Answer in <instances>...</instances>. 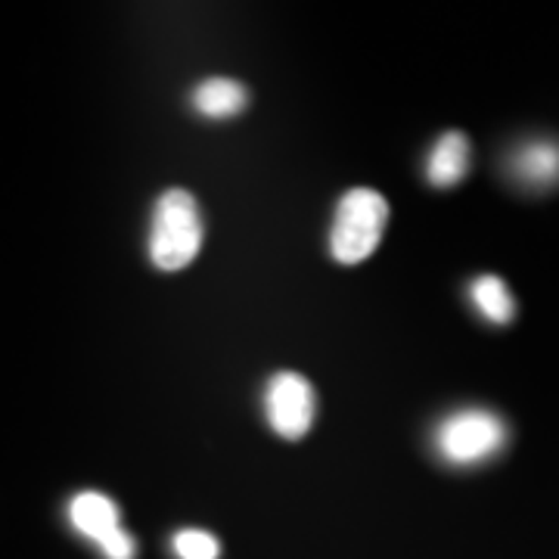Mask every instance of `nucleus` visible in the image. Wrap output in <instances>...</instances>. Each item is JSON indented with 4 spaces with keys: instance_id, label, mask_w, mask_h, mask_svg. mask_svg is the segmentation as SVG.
<instances>
[{
    "instance_id": "nucleus-1",
    "label": "nucleus",
    "mask_w": 559,
    "mask_h": 559,
    "mask_svg": "<svg viewBox=\"0 0 559 559\" xmlns=\"http://www.w3.org/2000/svg\"><path fill=\"white\" fill-rule=\"evenodd\" d=\"M202 249V215L187 190H165L153 209L150 259L159 271H183Z\"/></svg>"
},
{
    "instance_id": "nucleus-2",
    "label": "nucleus",
    "mask_w": 559,
    "mask_h": 559,
    "mask_svg": "<svg viewBox=\"0 0 559 559\" xmlns=\"http://www.w3.org/2000/svg\"><path fill=\"white\" fill-rule=\"evenodd\" d=\"M389 224V202L370 187L348 190L336 205V218L330 227V255L340 264L367 261L382 240Z\"/></svg>"
},
{
    "instance_id": "nucleus-3",
    "label": "nucleus",
    "mask_w": 559,
    "mask_h": 559,
    "mask_svg": "<svg viewBox=\"0 0 559 559\" xmlns=\"http://www.w3.org/2000/svg\"><path fill=\"white\" fill-rule=\"evenodd\" d=\"M507 444V426L495 411L463 407L441 419L432 436V448L451 466H476L500 454Z\"/></svg>"
},
{
    "instance_id": "nucleus-4",
    "label": "nucleus",
    "mask_w": 559,
    "mask_h": 559,
    "mask_svg": "<svg viewBox=\"0 0 559 559\" xmlns=\"http://www.w3.org/2000/svg\"><path fill=\"white\" fill-rule=\"evenodd\" d=\"M314 414H318V399H314L311 382L301 373L283 370L277 377H271L264 389V417L280 439H305L314 423Z\"/></svg>"
},
{
    "instance_id": "nucleus-5",
    "label": "nucleus",
    "mask_w": 559,
    "mask_h": 559,
    "mask_svg": "<svg viewBox=\"0 0 559 559\" xmlns=\"http://www.w3.org/2000/svg\"><path fill=\"white\" fill-rule=\"evenodd\" d=\"M510 178L528 190H550L559 183V140H528L507 159Z\"/></svg>"
},
{
    "instance_id": "nucleus-6",
    "label": "nucleus",
    "mask_w": 559,
    "mask_h": 559,
    "mask_svg": "<svg viewBox=\"0 0 559 559\" xmlns=\"http://www.w3.org/2000/svg\"><path fill=\"white\" fill-rule=\"evenodd\" d=\"M469 168H473V146H469V138L460 134V131H448L429 150L426 180L432 187H439V190H448V187H457L460 180L469 175Z\"/></svg>"
},
{
    "instance_id": "nucleus-7",
    "label": "nucleus",
    "mask_w": 559,
    "mask_h": 559,
    "mask_svg": "<svg viewBox=\"0 0 559 559\" xmlns=\"http://www.w3.org/2000/svg\"><path fill=\"white\" fill-rule=\"evenodd\" d=\"M69 522L81 538L100 544L121 528L119 503L100 491H81L69 500Z\"/></svg>"
},
{
    "instance_id": "nucleus-8",
    "label": "nucleus",
    "mask_w": 559,
    "mask_h": 559,
    "mask_svg": "<svg viewBox=\"0 0 559 559\" xmlns=\"http://www.w3.org/2000/svg\"><path fill=\"white\" fill-rule=\"evenodd\" d=\"M190 103L202 119H234L249 106V91L234 79H205L193 87Z\"/></svg>"
},
{
    "instance_id": "nucleus-9",
    "label": "nucleus",
    "mask_w": 559,
    "mask_h": 559,
    "mask_svg": "<svg viewBox=\"0 0 559 559\" xmlns=\"http://www.w3.org/2000/svg\"><path fill=\"white\" fill-rule=\"evenodd\" d=\"M469 301L488 323H510L516 318V299L510 296L507 283L495 274H485L469 283Z\"/></svg>"
},
{
    "instance_id": "nucleus-10",
    "label": "nucleus",
    "mask_w": 559,
    "mask_h": 559,
    "mask_svg": "<svg viewBox=\"0 0 559 559\" xmlns=\"http://www.w3.org/2000/svg\"><path fill=\"white\" fill-rule=\"evenodd\" d=\"M171 554L178 559H218L221 540L202 528H180L171 538Z\"/></svg>"
},
{
    "instance_id": "nucleus-11",
    "label": "nucleus",
    "mask_w": 559,
    "mask_h": 559,
    "mask_svg": "<svg viewBox=\"0 0 559 559\" xmlns=\"http://www.w3.org/2000/svg\"><path fill=\"white\" fill-rule=\"evenodd\" d=\"M97 547H100V554L106 559H134L138 557V540H134V535H128L124 528L112 532V535H109L106 540H100Z\"/></svg>"
}]
</instances>
